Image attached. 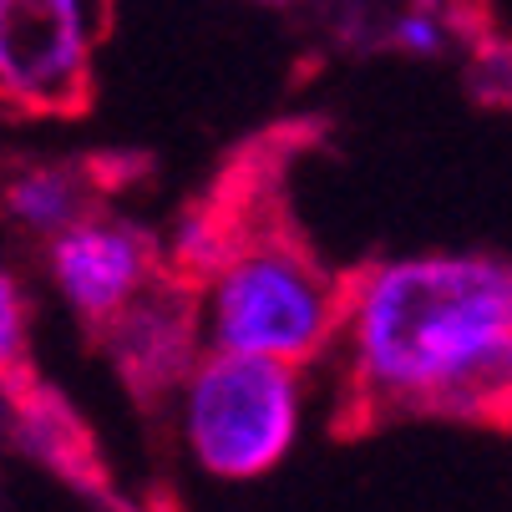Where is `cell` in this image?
Here are the masks:
<instances>
[{
    "mask_svg": "<svg viewBox=\"0 0 512 512\" xmlns=\"http://www.w3.org/2000/svg\"><path fill=\"white\" fill-rule=\"evenodd\" d=\"M350 381L365 421L472 416L492 426L512 376V259L421 254L350 274Z\"/></svg>",
    "mask_w": 512,
    "mask_h": 512,
    "instance_id": "obj_1",
    "label": "cell"
},
{
    "mask_svg": "<svg viewBox=\"0 0 512 512\" xmlns=\"http://www.w3.org/2000/svg\"><path fill=\"white\" fill-rule=\"evenodd\" d=\"M173 264L203 279L198 295L213 350L305 365L345 325L350 279L330 274L295 229L269 218L264 178L218 188L183 224Z\"/></svg>",
    "mask_w": 512,
    "mask_h": 512,
    "instance_id": "obj_2",
    "label": "cell"
},
{
    "mask_svg": "<svg viewBox=\"0 0 512 512\" xmlns=\"http://www.w3.org/2000/svg\"><path fill=\"white\" fill-rule=\"evenodd\" d=\"M300 431V376L289 360L213 350L188 376V447L224 482L264 477Z\"/></svg>",
    "mask_w": 512,
    "mask_h": 512,
    "instance_id": "obj_3",
    "label": "cell"
},
{
    "mask_svg": "<svg viewBox=\"0 0 512 512\" xmlns=\"http://www.w3.org/2000/svg\"><path fill=\"white\" fill-rule=\"evenodd\" d=\"M102 36V0H0V97L41 117L87 112Z\"/></svg>",
    "mask_w": 512,
    "mask_h": 512,
    "instance_id": "obj_4",
    "label": "cell"
},
{
    "mask_svg": "<svg viewBox=\"0 0 512 512\" xmlns=\"http://www.w3.org/2000/svg\"><path fill=\"white\" fill-rule=\"evenodd\" d=\"M51 274L61 284L66 305L92 330H102L142 284L158 274L153 239L117 224V218H77L61 234H51Z\"/></svg>",
    "mask_w": 512,
    "mask_h": 512,
    "instance_id": "obj_5",
    "label": "cell"
},
{
    "mask_svg": "<svg viewBox=\"0 0 512 512\" xmlns=\"http://www.w3.org/2000/svg\"><path fill=\"white\" fill-rule=\"evenodd\" d=\"M112 340L122 371L137 381V391H163L178 381L198 345V284L178 279L173 269L153 274L137 295L102 325Z\"/></svg>",
    "mask_w": 512,
    "mask_h": 512,
    "instance_id": "obj_6",
    "label": "cell"
},
{
    "mask_svg": "<svg viewBox=\"0 0 512 512\" xmlns=\"http://www.w3.org/2000/svg\"><path fill=\"white\" fill-rule=\"evenodd\" d=\"M92 188L97 183L77 168H26L6 183V213L31 234H61L87 213Z\"/></svg>",
    "mask_w": 512,
    "mask_h": 512,
    "instance_id": "obj_7",
    "label": "cell"
},
{
    "mask_svg": "<svg viewBox=\"0 0 512 512\" xmlns=\"http://www.w3.org/2000/svg\"><path fill=\"white\" fill-rule=\"evenodd\" d=\"M31 355H26V300L11 274H0V391H31Z\"/></svg>",
    "mask_w": 512,
    "mask_h": 512,
    "instance_id": "obj_8",
    "label": "cell"
},
{
    "mask_svg": "<svg viewBox=\"0 0 512 512\" xmlns=\"http://www.w3.org/2000/svg\"><path fill=\"white\" fill-rule=\"evenodd\" d=\"M391 41H396L401 51H426V56H431L436 46H442V26L431 21V11H411V16L396 21Z\"/></svg>",
    "mask_w": 512,
    "mask_h": 512,
    "instance_id": "obj_9",
    "label": "cell"
},
{
    "mask_svg": "<svg viewBox=\"0 0 512 512\" xmlns=\"http://www.w3.org/2000/svg\"><path fill=\"white\" fill-rule=\"evenodd\" d=\"M492 426H512V376H507V386H502V396H497V411H492Z\"/></svg>",
    "mask_w": 512,
    "mask_h": 512,
    "instance_id": "obj_10",
    "label": "cell"
},
{
    "mask_svg": "<svg viewBox=\"0 0 512 512\" xmlns=\"http://www.w3.org/2000/svg\"><path fill=\"white\" fill-rule=\"evenodd\" d=\"M411 6H416V11H447L452 0H411Z\"/></svg>",
    "mask_w": 512,
    "mask_h": 512,
    "instance_id": "obj_11",
    "label": "cell"
}]
</instances>
